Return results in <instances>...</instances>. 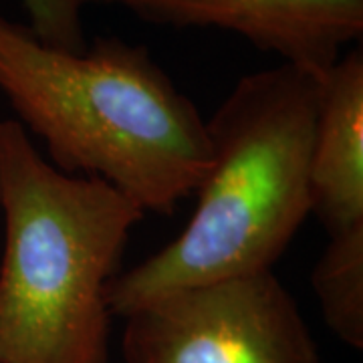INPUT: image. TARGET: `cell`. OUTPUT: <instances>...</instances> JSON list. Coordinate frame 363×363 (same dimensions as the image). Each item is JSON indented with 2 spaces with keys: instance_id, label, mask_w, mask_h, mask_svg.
<instances>
[{
  "instance_id": "cell-1",
  "label": "cell",
  "mask_w": 363,
  "mask_h": 363,
  "mask_svg": "<svg viewBox=\"0 0 363 363\" xmlns=\"http://www.w3.org/2000/svg\"><path fill=\"white\" fill-rule=\"evenodd\" d=\"M0 91L55 168L111 184L143 212L172 214L210 166L206 119L143 45L57 49L0 16Z\"/></svg>"
},
{
  "instance_id": "cell-2",
  "label": "cell",
  "mask_w": 363,
  "mask_h": 363,
  "mask_svg": "<svg viewBox=\"0 0 363 363\" xmlns=\"http://www.w3.org/2000/svg\"><path fill=\"white\" fill-rule=\"evenodd\" d=\"M319 79L289 63L238 79L206 121L210 166L194 214L169 245L109 281L111 315L182 286L269 271L283 257L311 214Z\"/></svg>"
},
{
  "instance_id": "cell-3",
  "label": "cell",
  "mask_w": 363,
  "mask_h": 363,
  "mask_svg": "<svg viewBox=\"0 0 363 363\" xmlns=\"http://www.w3.org/2000/svg\"><path fill=\"white\" fill-rule=\"evenodd\" d=\"M0 363H107L105 289L142 208L111 184L55 168L0 121Z\"/></svg>"
},
{
  "instance_id": "cell-4",
  "label": "cell",
  "mask_w": 363,
  "mask_h": 363,
  "mask_svg": "<svg viewBox=\"0 0 363 363\" xmlns=\"http://www.w3.org/2000/svg\"><path fill=\"white\" fill-rule=\"evenodd\" d=\"M125 363H323L297 301L269 271L182 286L125 315Z\"/></svg>"
},
{
  "instance_id": "cell-5",
  "label": "cell",
  "mask_w": 363,
  "mask_h": 363,
  "mask_svg": "<svg viewBox=\"0 0 363 363\" xmlns=\"http://www.w3.org/2000/svg\"><path fill=\"white\" fill-rule=\"evenodd\" d=\"M162 26L230 30L283 63L323 75L362 39L363 0H99Z\"/></svg>"
},
{
  "instance_id": "cell-6",
  "label": "cell",
  "mask_w": 363,
  "mask_h": 363,
  "mask_svg": "<svg viewBox=\"0 0 363 363\" xmlns=\"http://www.w3.org/2000/svg\"><path fill=\"white\" fill-rule=\"evenodd\" d=\"M311 214L329 236L363 226V52L341 55L319 79L309 162Z\"/></svg>"
},
{
  "instance_id": "cell-7",
  "label": "cell",
  "mask_w": 363,
  "mask_h": 363,
  "mask_svg": "<svg viewBox=\"0 0 363 363\" xmlns=\"http://www.w3.org/2000/svg\"><path fill=\"white\" fill-rule=\"evenodd\" d=\"M327 327L353 350L363 347V226L329 236L311 272Z\"/></svg>"
},
{
  "instance_id": "cell-8",
  "label": "cell",
  "mask_w": 363,
  "mask_h": 363,
  "mask_svg": "<svg viewBox=\"0 0 363 363\" xmlns=\"http://www.w3.org/2000/svg\"><path fill=\"white\" fill-rule=\"evenodd\" d=\"M30 25L28 28L45 45L81 52L87 49L83 13L99 0H23Z\"/></svg>"
}]
</instances>
